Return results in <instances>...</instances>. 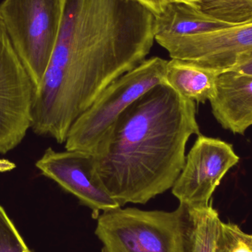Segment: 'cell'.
<instances>
[{
    "label": "cell",
    "mask_w": 252,
    "mask_h": 252,
    "mask_svg": "<svg viewBox=\"0 0 252 252\" xmlns=\"http://www.w3.org/2000/svg\"><path fill=\"white\" fill-rule=\"evenodd\" d=\"M155 15L136 0H63L56 46L34 91V133L63 144L100 94L145 60Z\"/></svg>",
    "instance_id": "1"
},
{
    "label": "cell",
    "mask_w": 252,
    "mask_h": 252,
    "mask_svg": "<svg viewBox=\"0 0 252 252\" xmlns=\"http://www.w3.org/2000/svg\"><path fill=\"white\" fill-rule=\"evenodd\" d=\"M194 134H201L195 102L167 83L158 84L102 136L92 154L96 173L120 207L146 204L173 188Z\"/></svg>",
    "instance_id": "2"
},
{
    "label": "cell",
    "mask_w": 252,
    "mask_h": 252,
    "mask_svg": "<svg viewBox=\"0 0 252 252\" xmlns=\"http://www.w3.org/2000/svg\"><path fill=\"white\" fill-rule=\"evenodd\" d=\"M192 226L185 204L171 212L118 207L99 216L95 235L102 252H189Z\"/></svg>",
    "instance_id": "3"
},
{
    "label": "cell",
    "mask_w": 252,
    "mask_h": 252,
    "mask_svg": "<svg viewBox=\"0 0 252 252\" xmlns=\"http://www.w3.org/2000/svg\"><path fill=\"white\" fill-rule=\"evenodd\" d=\"M63 0H4L0 15L34 88L42 81L60 31Z\"/></svg>",
    "instance_id": "4"
},
{
    "label": "cell",
    "mask_w": 252,
    "mask_h": 252,
    "mask_svg": "<svg viewBox=\"0 0 252 252\" xmlns=\"http://www.w3.org/2000/svg\"><path fill=\"white\" fill-rule=\"evenodd\" d=\"M167 62L159 57L145 59L112 83L74 123L65 149L93 154L106 130L129 106L153 87L165 82Z\"/></svg>",
    "instance_id": "5"
},
{
    "label": "cell",
    "mask_w": 252,
    "mask_h": 252,
    "mask_svg": "<svg viewBox=\"0 0 252 252\" xmlns=\"http://www.w3.org/2000/svg\"><path fill=\"white\" fill-rule=\"evenodd\" d=\"M34 91L0 15V154L16 148L32 127Z\"/></svg>",
    "instance_id": "6"
},
{
    "label": "cell",
    "mask_w": 252,
    "mask_h": 252,
    "mask_svg": "<svg viewBox=\"0 0 252 252\" xmlns=\"http://www.w3.org/2000/svg\"><path fill=\"white\" fill-rule=\"evenodd\" d=\"M157 43L171 59L192 62L220 74L232 70L252 56V22Z\"/></svg>",
    "instance_id": "7"
},
{
    "label": "cell",
    "mask_w": 252,
    "mask_h": 252,
    "mask_svg": "<svg viewBox=\"0 0 252 252\" xmlns=\"http://www.w3.org/2000/svg\"><path fill=\"white\" fill-rule=\"evenodd\" d=\"M231 144L198 135L188 153L183 170L172 188L180 204L205 207L225 175L239 162Z\"/></svg>",
    "instance_id": "8"
},
{
    "label": "cell",
    "mask_w": 252,
    "mask_h": 252,
    "mask_svg": "<svg viewBox=\"0 0 252 252\" xmlns=\"http://www.w3.org/2000/svg\"><path fill=\"white\" fill-rule=\"evenodd\" d=\"M35 167L96 214L121 207L97 176L90 153L66 150L58 152L48 148L37 160Z\"/></svg>",
    "instance_id": "9"
},
{
    "label": "cell",
    "mask_w": 252,
    "mask_h": 252,
    "mask_svg": "<svg viewBox=\"0 0 252 252\" xmlns=\"http://www.w3.org/2000/svg\"><path fill=\"white\" fill-rule=\"evenodd\" d=\"M210 103L223 128L244 134L252 126V75L235 71L219 74Z\"/></svg>",
    "instance_id": "10"
},
{
    "label": "cell",
    "mask_w": 252,
    "mask_h": 252,
    "mask_svg": "<svg viewBox=\"0 0 252 252\" xmlns=\"http://www.w3.org/2000/svg\"><path fill=\"white\" fill-rule=\"evenodd\" d=\"M219 20L195 6L169 2L160 14L155 16V41L204 33L233 26Z\"/></svg>",
    "instance_id": "11"
},
{
    "label": "cell",
    "mask_w": 252,
    "mask_h": 252,
    "mask_svg": "<svg viewBox=\"0 0 252 252\" xmlns=\"http://www.w3.org/2000/svg\"><path fill=\"white\" fill-rule=\"evenodd\" d=\"M219 75L192 62L171 59L167 62L164 81L185 98L204 103L214 95Z\"/></svg>",
    "instance_id": "12"
},
{
    "label": "cell",
    "mask_w": 252,
    "mask_h": 252,
    "mask_svg": "<svg viewBox=\"0 0 252 252\" xmlns=\"http://www.w3.org/2000/svg\"><path fill=\"white\" fill-rule=\"evenodd\" d=\"M188 208L192 223L189 252H215L221 222L219 213L210 204Z\"/></svg>",
    "instance_id": "13"
},
{
    "label": "cell",
    "mask_w": 252,
    "mask_h": 252,
    "mask_svg": "<svg viewBox=\"0 0 252 252\" xmlns=\"http://www.w3.org/2000/svg\"><path fill=\"white\" fill-rule=\"evenodd\" d=\"M215 252H252V235L238 225L221 221Z\"/></svg>",
    "instance_id": "14"
},
{
    "label": "cell",
    "mask_w": 252,
    "mask_h": 252,
    "mask_svg": "<svg viewBox=\"0 0 252 252\" xmlns=\"http://www.w3.org/2000/svg\"><path fill=\"white\" fill-rule=\"evenodd\" d=\"M0 252H31L1 206H0Z\"/></svg>",
    "instance_id": "15"
},
{
    "label": "cell",
    "mask_w": 252,
    "mask_h": 252,
    "mask_svg": "<svg viewBox=\"0 0 252 252\" xmlns=\"http://www.w3.org/2000/svg\"><path fill=\"white\" fill-rule=\"evenodd\" d=\"M149 9L155 16L160 14L169 4V0H136Z\"/></svg>",
    "instance_id": "16"
},
{
    "label": "cell",
    "mask_w": 252,
    "mask_h": 252,
    "mask_svg": "<svg viewBox=\"0 0 252 252\" xmlns=\"http://www.w3.org/2000/svg\"><path fill=\"white\" fill-rule=\"evenodd\" d=\"M231 71L252 75V56Z\"/></svg>",
    "instance_id": "17"
},
{
    "label": "cell",
    "mask_w": 252,
    "mask_h": 252,
    "mask_svg": "<svg viewBox=\"0 0 252 252\" xmlns=\"http://www.w3.org/2000/svg\"><path fill=\"white\" fill-rule=\"evenodd\" d=\"M202 1L203 0H169L170 2L183 3V4H190L192 6L196 5Z\"/></svg>",
    "instance_id": "18"
}]
</instances>
